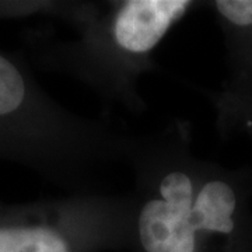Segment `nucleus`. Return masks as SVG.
Listing matches in <instances>:
<instances>
[{
  "instance_id": "nucleus-1",
  "label": "nucleus",
  "mask_w": 252,
  "mask_h": 252,
  "mask_svg": "<svg viewBox=\"0 0 252 252\" xmlns=\"http://www.w3.org/2000/svg\"><path fill=\"white\" fill-rule=\"evenodd\" d=\"M132 252H252V165L199 157L192 125L172 119L130 133Z\"/></svg>"
},
{
  "instance_id": "nucleus-2",
  "label": "nucleus",
  "mask_w": 252,
  "mask_h": 252,
  "mask_svg": "<svg viewBox=\"0 0 252 252\" xmlns=\"http://www.w3.org/2000/svg\"><path fill=\"white\" fill-rule=\"evenodd\" d=\"M198 0L72 1L61 23L69 35L28 31L24 41L38 69L83 84L111 107L140 115V81L156 72L154 55L184 18L206 7Z\"/></svg>"
},
{
  "instance_id": "nucleus-3",
  "label": "nucleus",
  "mask_w": 252,
  "mask_h": 252,
  "mask_svg": "<svg viewBox=\"0 0 252 252\" xmlns=\"http://www.w3.org/2000/svg\"><path fill=\"white\" fill-rule=\"evenodd\" d=\"M97 136V122L58 102L23 55L0 49V161L62 187L90 158Z\"/></svg>"
},
{
  "instance_id": "nucleus-4",
  "label": "nucleus",
  "mask_w": 252,
  "mask_h": 252,
  "mask_svg": "<svg viewBox=\"0 0 252 252\" xmlns=\"http://www.w3.org/2000/svg\"><path fill=\"white\" fill-rule=\"evenodd\" d=\"M135 206L132 190L0 200V252L130 250Z\"/></svg>"
},
{
  "instance_id": "nucleus-5",
  "label": "nucleus",
  "mask_w": 252,
  "mask_h": 252,
  "mask_svg": "<svg viewBox=\"0 0 252 252\" xmlns=\"http://www.w3.org/2000/svg\"><path fill=\"white\" fill-rule=\"evenodd\" d=\"M206 9L224 46V79L205 91L215 130L223 142L240 136L252 140V0H213Z\"/></svg>"
}]
</instances>
